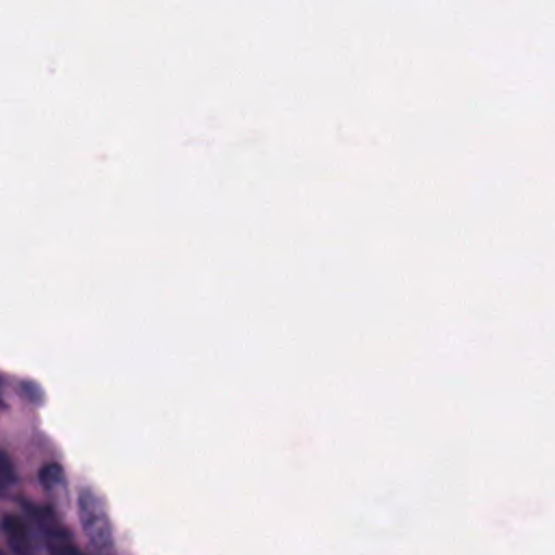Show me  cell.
I'll use <instances>...</instances> for the list:
<instances>
[{
  "instance_id": "cell-3",
  "label": "cell",
  "mask_w": 555,
  "mask_h": 555,
  "mask_svg": "<svg viewBox=\"0 0 555 555\" xmlns=\"http://www.w3.org/2000/svg\"><path fill=\"white\" fill-rule=\"evenodd\" d=\"M39 483L43 486V490H59V488H63L65 486V473H63V468L59 466V464H52V462H48V464H43L41 468H39Z\"/></svg>"
},
{
  "instance_id": "cell-2",
  "label": "cell",
  "mask_w": 555,
  "mask_h": 555,
  "mask_svg": "<svg viewBox=\"0 0 555 555\" xmlns=\"http://www.w3.org/2000/svg\"><path fill=\"white\" fill-rule=\"evenodd\" d=\"M2 531H4L7 544H9V548L13 553H30L33 551L28 527H26V522L20 516L7 512L2 516Z\"/></svg>"
},
{
  "instance_id": "cell-4",
  "label": "cell",
  "mask_w": 555,
  "mask_h": 555,
  "mask_svg": "<svg viewBox=\"0 0 555 555\" xmlns=\"http://www.w3.org/2000/svg\"><path fill=\"white\" fill-rule=\"evenodd\" d=\"M0 479H2V486L9 488L13 481H15V470H13V462L7 453H2V468H0Z\"/></svg>"
},
{
  "instance_id": "cell-1",
  "label": "cell",
  "mask_w": 555,
  "mask_h": 555,
  "mask_svg": "<svg viewBox=\"0 0 555 555\" xmlns=\"http://www.w3.org/2000/svg\"><path fill=\"white\" fill-rule=\"evenodd\" d=\"M78 518L89 538L91 548H95V551L113 548L111 522H108L104 503L91 488H80V492H78Z\"/></svg>"
}]
</instances>
